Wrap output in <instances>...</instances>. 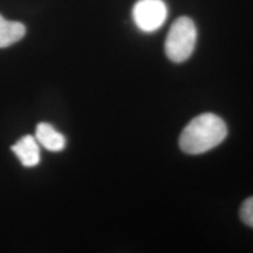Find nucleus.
<instances>
[{
  "label": "nucleus",
  "instance_id": "nucleus-5",
  "mask_svg": "<svg viewBox=\"0 0 253 253\" xmlns=\"http://www.w3.org/2000/svg\"><path fill=\"white\" fill-rule=\"evenodd\" d=\"M36 138L38 143L46 148L47 150L58 153L65 149L66 138L58 130H55L49 123L41 122L37 126Z\"/></svg>",
  "mask_w": 253,
  "mask_h": 253
},
{
  "label": "nucleus",
  "instance_id": "nucleus-1",
  "mask_svg": "<svg viewBox=\"0 0 253 253\" xmlns=\"http://www.w3.org/2000/svg\"><path fill=\"white\" fill-rule=\"evenodd\" d=\"M226 135L225 122L214 114L205 113L185 126L179 137V147L186 154H203L219 145Z\"/></svg>",
  "mask_w": 253,
  "mask_h": 253
},
{
  "label": "nucleus",
  "instance_id": "nucleus-7",
  "mask_svg": "<svg viewBox=\"0 0 253 253\" xmlns=\"http://www.w3.org/2000/svg\"><path fill=\"white\" fill-rule=\"evenodd\" d=\"M240 218L246 225L253 227V196L244 201L240 207Z\"/></svg>",
  "mask_w": 253,
  "mask_h": 253
},
{
  "label": "nucleus",
  "instance_id": "nucleus-3",
  "mask_svg": "<svg viewBox=\"0 0 253 253\" xmlns=\"http://www.w3.org/2000/svg\"><path fill=\"white\" fill-rule=\"evenodd\" d=\"M168 8L163 0H138L132 8V19L141 31L151 33L166 21Z\"/></svg>",
  "mask_w": 253,
  "mask_h": 253
},
{
  "label": "nucleus",
  "instance_id": "nucleus-2",
  "mask_svg": "<svg viewBox=\"0 0 253 253\" xmlns=\"http://www.w3.org/2000/svg\"><path fill=\"white\" fill-rule=\"evenodd\" d=\"M197 40V28L191 19L181 17L170 27L166 39V54L173 62H183L191 56Z\"/></svg>",
  "mask_w": 253,
  "mask_h": 253
},
{
  "label": "nucleus",
  "instance_id": "nucleus-6",
  "mask_svg": "<svg viewBox=\"0 0 253 253\" xmlns=\"http://www.w3.org/2000/svg\"><path fill=\"white\" fill-rule=\"evenodd\" d=\"M26 33V27L18 21H9L0 14V48H5L21 40Z\"/></svg>",
  "mask_w": 253,
  "mask_h": 253
},
{
  "label": "nucleus",
  "instance_id": "nucleus-4",
  "mask_svg": "<svg viewBox=\"0 0 253 253\" xmlns=\"http://www.w3.org/2000/svg\"><path fill=\"white\" fill-rule=\"evenodd\" d=\"M12 151L17 155L24 167H36L40 162L39 143L34 136L26 135L21 137L17 143L12 145Z\"/></svg>",
  "mask_w": 253,
  "mask_h": 253
}]
</instances>
